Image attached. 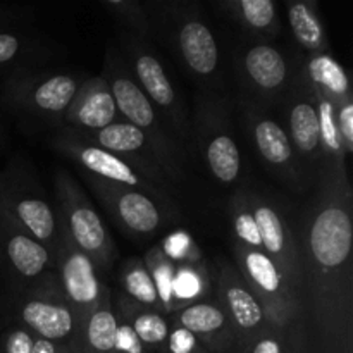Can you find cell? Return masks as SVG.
<instances>
[{
	"mask_svg": "<svg viewBox=\"0 0 353 353\" xmlns=\"http://www.w3.org/2000/svg\"><path fill=\"white\" fill-rule=\"evenodd\" d=\"M336 126L347 155L353 154V102L341 103L336 110Z\"/></svg>",
	"mask_w": 353,
	"mask_h": 353,
	"instance_id": "36",
	"label": "cell"
},
{
	"mask_svg": "<svg viewBox=\"0 0 353 353\" xmlns=\"http://www.w3.org/2000/svg\"><path fill=\"white\" fill-rule=\"evenodd\" d=\"M85 179L107 212L131 236L150 238L164 224V210L159 203L162 200L140 190L103 181L93 176L85 174Z\"/></svg>",
	"mask_w": 353,
	"mask_h": 353,
	"instance_id": "14",
	"label": "cell"
},
{
	"mask_svg": "<svg viewBox=\"0 0 353 353\" xmlns=\"http://www.w3.org/2000/svg\"><path fill=\"white\" fill-rule=\"evenodd\" d=\"M164 353H210L202 345V341L185 327L172 324L169 327L168 340H165Z\"/></svg>",
	"mask_w": 353,
	"mask_h": 353,
	"instance_id": "33",
	"label": "cell"
},
{
	"mask_svg": "<svg viewBox=\"0 0 353 353\" xmlns=\"http://www.w3.org/2000/svg\"><path fill=\"white\" fill-rule=\"evenodd\" d=\"M238 195L254 219L255 231L261 241V252H264L278 265L288 285L303 299L305 281H303L299 234L293 233L292 224L285 216V207L276 203L268 195L259 193L257 190L241 192Z\"/></svg>",
	"mask_w": 353,
	"mask_h": 353,
	"instance_id": "9",
	"label": "cell"
},
{
	"mask_svg": "<svg viewBox=\"0 0 353 353\" xmlns=\"http://www.w3.org/2000/svg\"><path fill=\"white\" fill-rule=\"evenodd\" d=\"M288 353H309V340L302 319L288 326Z\"/></svg>",
	"mask_w": 353,
	"mask_h": 353,
	"instance_id": "38",
	"label": "cell"
},
{
	"mask_svg": "<svg viewBox=\"0 0 353 353\" xmlns=\"http://www.w3.org/2000/svg\"><path fill=\"white\" fill-rule=\"evenodd\" d=\"M288 326L283 330L272 326L271 330L255 338L243 353H288Z\"/></svg>",
	"mask_w": 353,
	"mask_h": 353,
	"instance_id": "32",
	"label": "cell"
},
{
	"mask_svg": "<svg viewBox=\"0 0 353 353\" xmlns=\"http://www.w3.org/2000/svg\"><path fill=\"white\" fill-rule=\"evenodd\" d=\"M83 81L79 76L68 72L38 76L16 72L3 86V100L28 116L62 123Z\"/></svg>",
	"mask_w": 353,
	"mask_h": 353,
	"instance_id": "11",
	"label": "cell"
},
{
	"mask_svg": "<svg viewBox=\"0 0 353 353\" xmlns=\"http://www.w3.org/2000/svg\"><path fill=\"white\" fill-rule=\"evenodd\" d=\"M0 212L16 228L48 248L55 257L62 238L61 221L43 193L19 168L0 176Z\"/></svg>",
	"mask_w": 353,
	"mask_h": 353,
	"instance_id": "6",
	"label": "cell"
},
{
	"mask_svg": "<svg viewBox=\"0 0 353 353\" xmlns=\"http://www.w3.org/2000/svg\"><path fill=\"white\" fill-rule=\"evenodd\" d=\"M57 353H74L69 345H57Z\"/></svg>",
	"mask_w": 353,
	"mask_h": 353,
	"instance_id": "40",
	"label": "cell"
},
{
	"mask_svg": "<svg viewBox=\"0 0 353 353\" xmlns=\"http://www.w3.org/2000/svg\"><path fill=\"white\" fill-rule=\"evenodd\" d=\"M50 143L55 150L71 159L81 169L83 174L128 186V188L140 190L162 202H168V190L157 185L143 169L124 161L112 152H107L97 145L81 140L69 128H62L52 138Z\"/></svg>",
	"mask_w": 353,
	"mask_h": 353,
	"instance_id": "10",
	"label": "cell"
},
{
	"mask_svg": "<svg viewBox=\"0 0 353 353\" xmlns=\"http://www.w3.org/2000/svg\"><path fill=\"white\" fill-rule=\"evenodd\" d=\"M107 85L112 92L114 102H116L117 112L133 126L140 128L157 154L161 155L164 172L171 183H183L186 179V152L181 145L176 141L174 134L169 130L165 121L159 117L157 109L152 105L138 83L131 76L126 62L121 55L114 54L112 50L107 55L105 71H103Z\"/></svg>",
	"mask_w": 353,
	"mask_h": 353,
	"instance_id": "2",
	"label": "cell"
},
{
	"mask_svg": "<svg viewBox=\"0 0 353 353\" xmlns=\"http://www.w3.org/2000/svg\"><path fill=\"white\" fill-rule=\"evenodd\" d=\"M28 52H30V43L24 38L0 31V65L17 61V59L24 57V54Z\"/></svg>",
	"mask_w": 353,
	"mask_h": 353,
	"instance_id": "34",
	"label": "cell"
},
{
	"mask_svg": "<svg viewBox=\"0 0 353 353\" xmlns=\"http://www.w3.org/2000/svg\"><path fill=\"white\" fill-rule=\"evenodd\" d=\"M321 353H338V352H330V350H323Z\"/></svg>",
	"mask_w": 353,
	"mask_h": 353,
	"instance_id": "42",
	"label": "cell"
},
{
	"mask_svg": "<svg viewBox=\"0 0 353 353\" xmlns=\"http://www.w3.org/2000/svg\"><path fill=\"white\" fill-rule=\"evenodd\" d=\"M216 292L219 305L233 326L236 338V353H243L245 348L271 330L274 324L268 319L259 300L243 281L234 264L223 262L216 278Z\"/></svg>",
	"mask_w": 353,
	"mask_h": 353,
	"instance_id": "13",
	"label": "cell"
},
{
	"mask_svg": "<svg viewBox=\"0 0 353 353\" xmlns=\"http://www.w3.org/2000/svg\"><path fill=\"white\" fill-rule=\"evenodd\" d=\"M305 72L310 86L326 95L336 107L352 100L347 72L330 54L312 55L307 62Z\"/></svg>",
	"mask_w": 353,
	"mask_h": 353,
	"instance_id": "27",
	"label": "cell"
},
{
	"mask_svg": "<svg viewBox=\"0 0 353 353\" xmlns=\"http://www.w3.org/2000/svg\"><path fill=\"white\" fill-rule=\"evenodd\" d=\"M176 43L183 62L196 78H212L219 71V45L200 14H183L176 31Z\"/></svg>",
	"mask_w": 353,
	"mask_h": 353,
	"instance_id": "22",
	"label": "cell"
},
{
	"mask_svg": "<svg viewBox=\"0 0 353 353\" xmlns=\"http://www.w3.org/2000/svg\"><path fill=\"white\" fill-rule=\"evenodd\" d=\"M288 134L290 143L302 168L309 174H317L323 165V147H321V124L317 114L316 95L312 92L305 69L296 74L288 93Z\"/></svg>",
	"mask_w": 353,
	"mask_h": 353,
	"instance_id": "16",
	"label": "cell"
},
{
	"mask_svg": "<svg viewBox=\"0 0 353 353\" xmlns=\"http://www.w3.org/2000/svg\"><path fill=\"white\" fill-rule=\"evenodd\" d=\"M112 92L102 74L85 79L64 114L65 128L78 131H99L117 121Z\"/></svg>",
	"mask_w": 353,
	"mask_h": 353,
	"instance_id": "21",
	"label": "cell"
},
{
	"mask_svg": "<svg viewBox=\"0 0 353 353\" xmlns=\"http://www.w3.org/2000/svg\"><path fill=\"white\" fill-rule=\"evenodd\" d=\"M172 323L195 334L210 353H236V338L219 303L199 300L172 314Z\"/></svg>",
	"mask_w": 353,
	"mask_h": 353,
	"instance_id": "20",
	"label": "cell"
},
{
	"mask_svg": "<svg viewBox=\"0 0 353 353\" xmlns=\"http://www.w3.org/2000/svg\"><path fill=\"white\" fill-rule=\"evenodd\" d=\"M116 316L126 321L133 327L137 336L140 338V341L148 352L164 353L165 340H168L169 327H171L165 316L143 305H138L128 296L119 299Z\"/></svg>",
	"mask_w": 353,
	"mask_h": 353,
	"instance_id": "24",
	"label": "cell"
},
{
	"mask_svg": "<svg viewBox=\"0 0 353 353\" xmlns=\"http://www.w3.org/2000/svg\"><path fill=\"white\" fill-rule=\"evenodd\" d=\"M54 268L62 293L74 314L79 334L83 324L99 307L107 286L99 278V271L93 262L72 243L64 230H62L61 245L55 252Z\"/></svg>",
	"mask_w": 353,
	"mask_h": 353,
	"instance_id": "12",
	"label": "cell"
},
{
	"mask_svg": "<svg viewBox=\"0 0 353 353\" xmlns=\"http://www.w3.org/2000/svg\"><path fill=\"white\" fill-rule=\"evenodd\" d=\"M230 16L254 37L274 38L279 34L278 7L272 0H231L223 3Z\"/></svg>",
	"mask_w": 353,
	"mask_h": 353,
	"instance_id": "25",
	"label": "cell"
},
{
	"mask_svg": "<svg viewBox=\"0 0 353 353\" xmlns=\"http://www.w3.org/2000/svg\"><path fill=\"white\" fill-rule=\"evenodd\" d=\"M123 59L128 68H131L130 71L134 74V81L157 112H161L169 130L176 134V141L183 147L190 140L188 110L176 86L172 85L164 64L147 47V41L131 33L123 34Z\"/></svg>",
	"mask_w": 353,
	"mask_h": 353,
	"instance_id": "7",
	"label": "cell"
},
{
	"mask_svg": "<svg viewBox=\"0 0 353 353\" xmlns=\"http://www.w3.org/2000/svg\"><path fill=\"white\" fill-rule=\"evenodd\" d=\"M6 17H7V14H3V12H0V21H2V19H6Z\"/></svg>",
	"mask_w": 353,
	"mask_h": 353,
	"instance_id": "41",
	"label": "cell"
},
{
	"mask_svg": "<svg viewBox=\"0 0 353 353\" xmlns=\"http://www.w3.org/2000/svg\"><path fill=\"white\" fill-rule=\"evenodd\" d=\"M145 265L150 271L154 285L157 288L159 296H161L162 307H164L165 317L172 316L181 309L174 299V276H176V262L171 261L161 247L154 248L145 257Z\"/></svg>",
	"mask_w": 353,
	"mask_h": 353,
	"instance_id": "29",
	"label": "cell"
},
{
	"mask_svg": "<svg viewBox=\"0 0 353 353\" xmlns=\"http://www.w3.org/2000/svg\"><path fill=\"white\" fill-rule=\"evenodd\" d=\"M9 309L16 316L17 324L41 340L71 347L78 336L74 314L62 293L55 272H47L17 292Z\"/></svg>",
	"mask_w": 353,
	"mask_h": 353,
	"instance_id": "4",
	"label": "cell"
},
{
	"mask_svg": "<svg viewBox=\"0 0 353 353\" xmlns=\"http://www.w3.org/2000/svg\"><path fill=\"white\" fill-rule=\"evenodd\" d=\"M116 353H150L143 347L133 327L119 317H117L116 331Z\"/></svg>",
	"mask_w": 353,
	"mask_h": 353,
	"instance_id": "35",
	"label": "cell"
},
{
	"mask_svg": "<svg viewBox=\"0 0 353 353\" xmlns=\"http://www.w3.org/2000/svg\"><path fill=\"white\" fill-rule=\"evenodd\" d=\"M33 353H57V345L52 343V341L37 338V341H34Z\"/></svg>",
	"mask_w": 353,
	"mask_h": 353,
	"instance_id": "39",
	"label": "cell"
},
{
	"mask_svg": "<svg viewBox=\"0 0 353 353\" xmlns=\"http://www.w3.org/2000/svg\"><path fill=\"white\" fill-rule=\"evenodd\" d=\"M234 268L276 327L302 319L303 299L288 285L278 265L261 250L233 241Z\"/></svg>",
	"mask_w": 353,
	"mask_h": 353,
	"instance_id": "8",
	"label": "cell"
},
{
	"mask_svg": "<svg viewBox=\"0 0 353 353\" xmlns=\"http://www.w3.org/2000/svg\"><path fill=\"white\" fill-rule=\"evenodd\" d=\"M59 221L72 243L93 262L97 271H109L116 261V245L102 217L74 178L59 169L54 178Z\"/></svg>",
	"mask_w": 353,
	"mask_h": 353,
	"instance_id": "3",
	"label": "cell"
},
{
	"mask_svg": "<svg viewBox=\"0 0 353 353\" xmlns=\"http://www.w3.org/2000/svg\"><path fill=\"white\" fill-rule=\"evenodd\" d=\"M236 64L241 85L264 100L278 99L288 93L296 78L286 55L269 43L245 47L238 55Z\"/></svg>",
	"mask_w": 353,
	"mask_h": 353,
	"instance_id": "18",
	"label": "cell"
},
{
	"mask_svg": "<svg viewBox=\"0 0 353 353\" xmlns=\"http://www.w3.org/2000/svg\"><path fill=\"white\" fill-rule=\"evenodd\" d=\"M116 331L117 317L112 305V292L107 288L95 312L83 324L71 350L74 353H116Z\"/></svg>",
	"mask_w": 353,
	"mask_h": 353,
	"instance_id": "23",
	"label": "cell"
},
{
	"mask_svg": "<svg viewBox=\"0 0 353 353\" xmlns=\"http://www.w3.org/2000/svg\"><path fill=\"white\" fill-rule=\"evenodd\" d=\"M103 7L119 21L123 26L130 30L131 34L147 40L152 34V23L148 19V14L145 12L143 6L140 2H131V0H103Z\"/></svg>",
	"mask_w": 353,
	"mask_h": 353,
	"instance_id": "30",
	"label": "cell"
},
{
	"mask_svg": "<svg viewBox=\"0 0 353 353\" xmlns=\"http://www.w3.org/2000/svg\"><path fill=\"white\" fill-rule=\"evenodd\" d=\"M0 248L12 278L14 290L21 292L54 268V257L45 245L14 226L0 212ZM16 296V295H14Z\"/></svg>",
	"mask_w": 353,
	"mask_h": 353,
	"instance_id": "19",
	"label": "cell"
},
{
	"mask_svg": "<svg viewBox=\"0 0 353 353\" xmlns=\"http://www.w3.org/2000/svg\"><path fill=\"white\" fill-rule=\"evenodd\" d=\"M71 131L81 140L97 145V147L103 148L107 152H112V154L119 155L124 161L143 169L162 188L168 190L169 185H171V181H169L164 172L161 155L157 154L152 141L148 140V137L140 128L133 126L128 121L117 119L116 123L99 131Z\"/></svg>",
	"mask_w": 353,
	"mask_h": 353,
	"instance_id": "17",
	"label": "cell"
},
{
	"mask_svg": "<svg viewBox=\"0 0 353 353\" xmlns=\"http://www.w3.org/2000/svg\"><path fill=\"white\" fill-rule=\"evenodd\" d=\"M288 23L296 43L314 55L327 54L330 41L316 2H293L288 6Z\"/></svg>",
	"mask_w": 353,
	"mask_h": 353,
	"instance_id": "26",
	"label": "cell"
},
{
	"mask_svg": "<svg viewBox=\"0 0 353 353\" xmlns=\"http://www.w3.org/2000/svg\"><path fill=\"white\" fill-rule=\"evenodd\" d=\"M190 140H193L214 179L223 185L238 181L241 154L234 140L230 110L223 99L216 95H200L196 99L195 116L190 124Z\"/></svg>",
	"mask_w": 353,
	"mask_h": 353,
	"instance_id": "5",
	"label": "cell"
},
{
	"mask_svg": "<svg viewBox=\"0 0 353 353\" xmlns=\"http://www.w3.org/2000/svg\"><path fill=\"white\" fill-rule=\"evenodd\" d=\"M37 336L21 324H10L0 333V353H33Z\"/></svg>",
	"mask_w": 353,
	"mask_h": 353,
	"instance_id": "31",
	"label": "cell"
},
{
	"mask_svg": "<svg viewBox=\"0 0 353 353\" xmlns=\"http://www.w3.org/2000/svg\"><path fill=\"white\" fill-rule=\"evenodd\" d=\"M121 283H123V288L126 292L124 296L133 300L138 305H143L147 309H152L165 316L161 296H159L157 288H155L150 271H148L141 259H131L124 265L123 272H121Z\"/></svg>",
	"mask_w": 353,
	"mask_h": 353,
	"instance_id": "28",
	"label": "cell"
},
{
	"mask_svg": "<svg viewBox=\"0 0 353 353\" xmlns=\"http://www.w3.org/2000/svg\"><path fill=\"white\" fill-rule=\"evenodd\" d=\"M299 234L305 293L323 350L352 353L353 192L347 172L321 168Z\"/></svg>",
	"mask_w": 353,
	"mask_h": 353,
	"instance_id": "1",
	"label": "cell"
},
{
	"mask_svg": "<svg viewBox=\"0 0 353 353\" xmlns=\"http://www.w3.org/2000/svg\"><path fill=\"white\" fill-rule=\"evenodd\" d=\"M14 295H16V290H14L12 278H10L2 248H0V316H3L9 310Z\"/></svg>",
	"mask_w": 353,
	"mask_h": 353,
	"instance_id": "37",
	"label": "cell"
},
{
	"mask_svg": "<svg viewBox=\"0 0 353 353\" xmlns=\"http://www.w3.org/2000/svg\"><path fill=\"white\" fill-rule=\"evenodd\" d=\"M247 128L250 131L257 154L283 183L293 190H303L309 183L305 169L293 150L286 130L274 119L261 112L257 105L248 103L245 109Z\"/></svg>",
	"mask_w": 353,
	"mask_h": 353,
	"instance_id": "15",
	"label": "cell"
}]
</instances>
